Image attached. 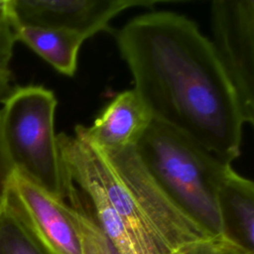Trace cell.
Returning <instances> with one entry per match:
<instances>
[{"label": "cell", "instance_id": "10", "mask_svg": "<svg viewBox=\"0 0 254 254\" xmlns=\"http://www.w3.org/2000/svg\"><path fill=\"white\" fill-rule=\"evenodd\" d=\"M17 41L22 42L62 74L72 76L77 65V56L82 43L81 36L61 29L17 26Z\"/></svg>", "mask_w": 254, "mask_h": 254}, {"label": "cell", "instance_id": "2", "mask_svg": "<svg viewBox=\"0 0 254 254\" xmlns=\"http://www.w3.org/2000/svg\"><path fill=\"white\" fill-rule=\"evenodd\" d=\"M57 137L62 170L85 179L104 195L138 254H186L215 239L165 194L135 146L107 152L74 134Z\"/></svg>", "mask_w": 254, "mask_h": 254}, {"label": "cell", "instance_id": "14", "mask_svg": "<svg viewBox=\"0 0 254 254\" xmlns=\"http://www.w3.org/2000/svg\"><path fill=\"white\" fill-rule=\"evenodd\" d=\"M14 168L9 159L3 135L1 130V119H0V208L4 202L9 184L11 181Z\"/></svg>", "mask_w": 254, "mask_h": 254}, {"label": "cell", "instance_id": "7", "mask_svg": "<svg viewBox=\"0 0 254 254\" xmlns=\"http://www.w3.org/2000/svg\"><path fill=\"white\" fill-rule=\"evenodd\" d=\"M158 0H9L15 25L65 30L84 40L113 33L110 22L134 7H153Z\"/></svg>", "mask_w": 254, "mask_h": 254}, {"label": "cell", "instance_id": "3", "mask_svg": "<svg viewBox=\"0 0 254 254\" xmlns=\"http://www.w3.org/2000/svg\"><path fill=\"white\" fill-rule=\"evenodd\" d=\"M135 149L165 194L215 239L221 238L217 190L231 164L154 119Z\"/></svg>", "mask_w": 254, "mask_h": 254}, {"label": "cell", "instance_id": "9", "mask_svg": "<svg viewBox=\"0 0 254 254\" xmlns=\"http://www.w3.org/2000/svg\"><path fill=\"white\" fill-rule=\"evenodd\" d=\"M222 237L254 252V184L230 167L217 190Z\"/></svg>", "mask_w": 254, "mask_h": 254}, {"label": "cell", "instance_id": "11", "mask_svg": "<svg viewBox=\"0 0 254 254\" xmlns=\"http://www.w3.org/2000/svg\"><path fill=\"white\" fill-rule=\"evenodd\" d=\"M0 254H43L5 199L0 208Z\"/></svg>", "mask_w": 254, "mask_h": 254}, {"label": "cell", "instance_id": "5", "mask_svg": "<svg viewBox=\"0 0 254 254\" xmlns=\"http://www.w3.org/2000/svg\"><path fill=\"white\" fill-rule=\"evenodd\" d=\"M210 21V42L236 94L243 122L253 125L254 1L214 0Z\"/></svg>", "mask_w": 254, "mask_h": 254}, {"label": "cell", "instance_id": "4", "mask_svg": "<svg viewBox=\"0 0 254 254\" xmlns=\"http://www.w3.org/2000/svg\"><path fill=\"white\" fill-rule=\"evenodd\" d=\"M55 93L43 85L15 86L0 107L1 130L14 168L48 192L64 197L55 132Z\"/></svg>", "mask_w": 254, "mask_h": 254}, {"label": "cell", "instance_id": "17", "mask_svg": "<svg viewBox=\"0 0 254 254\" xmlns=\"http://www.w3.org/2000/svg\"><path fill=\"white\" fill-rule=\"evenodd\" d=\"M14 87L13 75L0 73V104H2V102L10 94Z\"/></svg>", "mask_w": 254, "mask_h": 254}, {"label": "cell", "instance_id": "15", "mask_svg": "<svg viewBox=\"0 0 254 254\" xmlns=\"http://www.w3.org/2000/svg\"><path fill=\"white\" fill-rule=\"evenodd\" d=\"M215 244L220 254H254V252H251L224 238L215 239Z\"/></svg>", "mask_w": 254, "mask_h": 254}, {"label": "cell", "instance_id": "8", "mask_svg": "<svg viewBox=\"0 0 254 254\" xmlns=\"http://www.w3.org/2000/svg\"><path fill=\"white\" fill-rule=\"evenodd\" d=\"M153 118L135 90L117 93L93 123L76 125L73 134L102 151H117L135 146Z\"/></svg>", "mask_w": 254, "mask_h": 254}, {"label": "cell", "instance_id": "1", "mask_svg": "<svg viewBox=\"0 0 254 254\" xmlns=\"http://www.w3.org/2000/svg\"><path fill=\"white\" fill-rule=\"evenodd\" d=\"M133 89L152 118L190 138L220 161L240 156L243 119L210 40L185 15L145 13L115 33Z\"/></svg>", "mask_w": 254, "mask_h": 254}, {"label": "cell", "instance_id": "6", "mask_svg": "<svg viewBox=\"0 0 254 254\" xmlns=\"http://www.w3.org/2000/svg\"><path fill=\"white\" fill-rule=\"evenodd\" d=\"M5 200L43 254H81L71 206L14 171Z\"/></svg>", "mask_w": 254, "mask_h": 254}, {"label": "cell", "instance_id": "13", "mask_svg": "<svg viewBox=\"0 0 254 254\" xmlns=\"http://www.w3.org/2000/svg\"><path fill=\"white\" fill-rule=\"evenodd\" d=\"M17 42L9 0H0V73L12 74L11 61Z\"/></svg>", "mask_w": 254, "mask_h": 254}, {"label": "cell", "instance_id": "16", "mask_svg": "<svg viewBox=\"0 0 254 254\" xmlns=\"http://www.w3.org/2000/svg\"><path fill=\"white\" fill-rule=\"evenodd\" d=\"M186 254H220V252L216 247L215 239H214V240L200 243L194 246L193 248L189 250Z\"/></svg>", "mask_w": 254, "mask_h": 254}, {"label": "cell", "instance_id": "12", "mask_svg": "<svg viewBox=\"0 0 254 254\" xmlns=\"http://www.w3.org/2000/svg\"><path fill=\"white\" fill-rule=\"evenodd\" d=\"M68 204L72 209L81 254H118L94 218L81 207Z\"/></svg>", "mask_w": 254, "mask_h": 254}]
</instances>
